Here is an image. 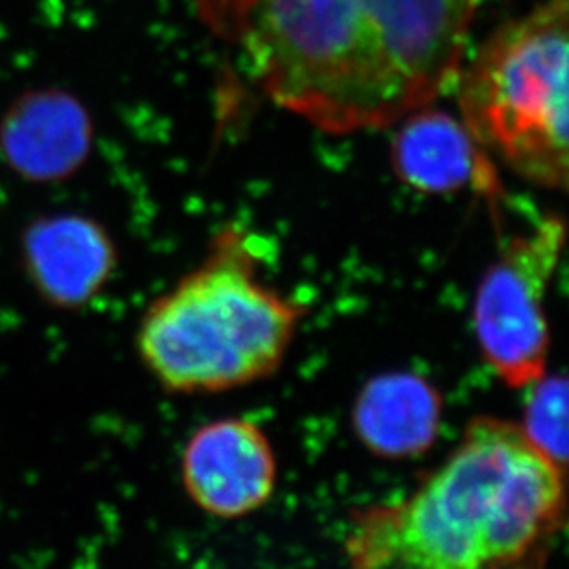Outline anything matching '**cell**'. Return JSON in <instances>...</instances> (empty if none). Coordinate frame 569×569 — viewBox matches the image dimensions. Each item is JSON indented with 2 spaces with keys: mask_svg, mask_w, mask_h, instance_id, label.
I'll return each mask as SVG.
<instances>
[{
  "mask_svg": "<svg viewBox=\"0 0 569 569\" xmlns=\"http://www.w3.org/2000/svg\"><path fill=\"white\" fill-rule=\"evenodd\" d=\"M521 430L540 453L566 470L568 465V380L548 372L531 386Z\"/></svg>",
  "mask_w": 569,
  "mask_h": 569,
  "instance_id": "obj_11",
  "label": "cell"
},
{
  "mask_svg": "<svg viewBox=\"0 0 569 569\" xmlns=\"http://www.w3.org/2000/svg\"><path fill=\"white\" fill-rule=\"evenodd\" d=\"M566 229L546 218L537 229L510 240L490 266L473 302L479 349L496 377L523 389L548 372L546 296L565 251Z\"/></svg>",
  "mask_w": 569,
  "mask_h": 569,
  "instance_id": "obj_5",
  "label": "cell"
},
{
  "mask_svg": "<svg viewBox=\"0 0 569 569\" xmlns=\"http://www.w3.org/2000/svg\"><path fill=\"white\" fill-rule=\"evenodd\" d=\"M181 473L187 495L199 509L234 520L271 500L277 459L260 426L232 417L209 422L190 437Z\"/></svg>",
  "mask_w": 569,
  "mask_h": 569,
  "instance_id": "obj_6",
  "label": "cell"
},
{
  "mask_svg": "<svg viewBox=\"0 0 569 569\" xmlns=\"http://www.w3.org/2000/svg\"><path fill=\"white\" fill-rule=\"evenodd\" d=\"M391 146L392 170L402 183L426 193L468 184L492 187L495 173L467 126L445 111L417 109L403 117Z\"/></svg>",
  "mask_w": 569,
  "mask_h": 569,
  "instance_id": "obj_10",
  "label": "cell"
},
{
  "mask_svg": "<svg viewBox=\"0 0 569 569\" xmlns=\"http://www.w3.org/2000/svg\"><path fill=\"white\" fill-rule=\"evenodd\" d=\"M24 273L50 307H86L113 277L119 254L108 229L89 216L54 214L22 232Z\"/></svg>",
  "mask_w": 569,
  "mask_h": 569,
  "instance_id": "obj_8",
  "label": "cell"
},
{
  "mask_svg": "<svg viewBox=\"0 0 569 569\" xmlns=\"http://www.w3.org/2000/svg\"><path fill=\"white\" fill-rule=\"evenodd\" d=\"M565 470L520 425L479 417L411 495L356 516V568L495 569L546 555L565 526Z\"/></svg>",
  "mask_w": 569,
  "mask_h": 569,
  "instance_id": "obj_2",
  "label": "cell"
},
{
  "mask_svg": "<svg viewBox=\"0 0 569 569\" xmlns=\"http://www.w3.org/2000/svg\"><path fill=\"white\" fill-rule=\"evenodd\" d=\"M94 124L80 98L56 87L32 89L0 119V153L19 178L58 183L91 156Z\"/></svg>",
  "mask_w": 569,
  "mask_h": 569,
  "instance_id": "obj_7",
  "label": "cell"
},
{
  "mask_svg": "<svg viewBox=\"0 0 569 569\" xmlns=\"http://www.w3.org/2000/svg\"><path fill=\"white\" fill-rule=\"evenodd\" d=\"M442 397L415 372H387L367 381L352 408V428L361 445L386 459H413L439 437Z\"/></svg>",
  "mask_w": 569,
  "mask_h": 569,
  "instance_id": "obj_9",
  "label": "cell"
},
{
  "mask_svg": "<svg viewBox=\"0 0 569 569\" xmlns=\"http://www.w3.org/2000/svg\"><path fill=\"white\" fill-rule=\"evenodd\" d=\"M274 106L330 134L395 126L459 78L479 0H193Z\"/></svg>",
  "mask_w": 569,
  "mask_h": 569,
  "instance_id": "obj_1",
  "label": "cell"
},
{
  "mask_svg": "<svg viewBox=\"0 0 569 569\" xmlns=\"http://www.w3.org/2000/svg\"><path fill=\"white\" fill-rule=\"evenodd\" d=\"M301 316L258 279L246 232L226 229L204 262L148 308L137 347L168 391L221 392L273 375Z\"/></svg>",
  "mask_w": 569,
  "mask_h": 569,
  "instance_id": "obj_3",
  "label": "cell"
},
{
  "mask_svg": "<svg viewBox=\"0 0 569 569\" xmlns=\"http://www.w3.org/2000/svg\"><path fill=\"white\" fill-rule=\"evenodd\" d=\"M568 0H543L485 41L459 91L476 142L555 190L568 184Z\"/></svg>",
  "mask_w": 569,
  "mask_h": 569,
  "instance_id": "obj_4",
  "label": "cell"
}]
</instances>
